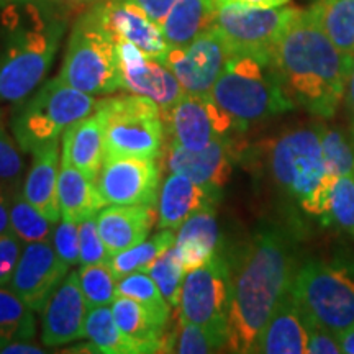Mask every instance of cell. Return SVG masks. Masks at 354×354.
Here are the masks:
<instances>
[{"label": "cell", "instance_id": "cell-1", "mask_svg": "<svg viewBox=\"0 0 354 354\" xmlns=\"http://www.w3.org/2000/svg\"><path fill=\"white\" fill-rule=\"evenodd\" d=\"M297 227L271 223L225 253L230 271L228 351L253 353L256 339L289 294L297 272Z\"/></svg>", "mask_w": 354, "mask_h": 354}, {"label": "cell", "instance_id": "cell-2", "mask_svg": "<svg viewBox=\"0 0 354 354\" xmlns=\"http://www.w3.org/2000/svg\"><path fill=\"white\" fill-rule=\"evenodd\" d=\"M271 59L295 107L318 118L335 117L354 57L335 46L312 8H299L274 46Z\"/></svg>", "mask_w": 354, "mask_h": 354}, {"label": "cell", "instance_id": "cell-3", "mask_svg": "<svg viewBox=\"0 0 354 354\" xmlns=\"http://www.w3.org/2000/svg\"><path fill=\"white\" fill-rule=\"evenodd\" d=\"M69 24L48 0H0V100L19 104L41 86Z\"/></svg>", "mask_w": 354, "mask_h": 354}, {"label": "cell", "instance_id": "cell-4", "mask_svg": "<svg viewBox=\"0 0 354 354\" xmlns=\"http://www.w3.org/2000/svg\"><path fill=\"white\" fill-rule=\"evenodd\" d=\"M264 172L292 212L330 225L335 176L323 156L318 127L294 128L268 143Z\"/></svg>", "mask_w": 354, "mask_h": 354}, {"label": "cell", "instance_id": "cell-5", "mask_svg": "<svg viewBox=\"0 0 354 354\" xmlns=\"http://www.w3.org/2000/svg\"><path fill=\"white\" fill-rule=\"evenodd\" d=\"M209 97L243 131L250 125L295 109L271 57L253 55L230 57Z\"/></svg>", "mask_w": 354, "mask_h": 354}, {"label": "cell", "instance_id": "cell-6", "mask_svg": "<svg viewBox=\"0 0 354 354\" xmlns=\"http://www.w3.org/2000/svg\"><path fill=\"white\" fill-rule=\"evenodd\" d=\"M57 76L94 97L110 95L122 88L117 41L105 26L95 3L74 20Z\"/></svg>", "mask_w": 354, "mask_h": 354}, {"label": "cell", "instance_id": "cell-7", "mask_svg": "<svg viewBox=\"0 0 354 354\" xmlns=\"http://www.w3.org/2000/svg\"><path fill=\"white\" fill-rule=\"evenodd\" d=\"M290 294L308 320L339 335L354 325V258L339 253L302 261Z\"/></svg>", "mask_w": 354, "mask_h": 354}, {"label": "cell", "instance_id": "cell-8", "mask_svg": "<svg viewBox=\"0 0 354 354\" xmlns=\"http://www.w3.org/2000/svg\"><path fill=\"white\" fill-rule=\"evenodd\" d=\"M97 100L69 86L59 76L48 79L33 94L17 104L10 128L24 153H35L59 138L68 127L95 112Z\"/></svg>", "mask_w": 354, "mask_h": 354}, {"label": "cell", "instance_id": "cell-9", "mask_svg": "<svg viewBox=\"0 0 354 354\" xmlns=\"http://www.w3.org/2000/svg\"><path fill=\"white\" fill-rule=\"evenodd\" d=\"M95 113L104 130L105 158L156 159L165 151V123L156 102L128 92L97 102Z\"/></svg>", "mask_w": 354, "mask_h": 354}, {"label": "cell", "instance_id": "cell-10", "mask_svg": "<svg viewBox=\"0 0 354 354\" xmlns=\"http://www.w3.org/2000/svg\"><path fill=\"white\" fill-rule=\"evenodd\" d=\"M177 310L180 320L202 326L228 344L230 271L223 251L202 268L185 272Z\"/></svg>", "mask_w": 354, "mask_h": 354}, {"label": "cell", "instance_id": "cell-11", "mask_svg": "<svg viewBox=\"0 0 354 354\" xmlns=\"http://www.w3.org/2000/svg\"><path fill=\"white\" fill-rule=\"evenodd\" d=\"M212 26L227 43L232 56L271 57L279 38L299 8H256L238 3H214Z\"/></svg>", "mask_w": 354, "mask_h": 354}, {"label": "cell", "instance_id": "cell-12", "mask_svg": "<svg viewBox=\"0 0 354 354\" xmlns=\"http://www.w3.org/2000/svg\"><path fill=\"white\" fill-rule=\"evenodd\" d=\"M165 146L202 149L218 140L234 138L243 130L209 95L185 94L162 112Z\"/></svg>", "mask_w": 354, "mask_h": 354}, {"label": "cell", "instance_id": "cell-13", "mask_svg": "<svg viewBox=\"0 0 354 354\" xmlns=\"http://www.w3.org/2000/svg\"><path fill=\"white\" fill-rule=\"evenodd\" d=\"M232 57L227 43L214 26L180 48H169L162 63L169 68L185 94L209 95Z\"/></svg>", "mask_w": 354, "mask_h": 354}, {"label": "cell", "instance_id": "cell-14", "mask_svg": "<svg viewBox=\"0 0 354 354\" xmlns=\"http://www.w3.org/2000/svg\"><path fill=\"white\" fill-rule=\"evenodd\" d=\"M107 205H158L161 166L149 158H105L95 180Z\"/></svg>", "mask_w": 354, "mask_h": 354}, {"label": "cell", "instance_id": "cell-15", "mask_svg": "<svg viewBox=\"0 0 354 354\" xmlns=\"http://www.w3.org/2000/svg\"><path fill=\"white\" fill-rule=\"evenodd\" d=\"M68 269L69 264L56 254L51 241L24 243L8 287L30 308L41 312L48 299L69 274Z\"/></svg>", "mask_w": 354, "mask_h": 354}, {"label": "cell", "instance_id": "cell-16", "mask_svg": "<svg viewBox=\"0 0 354 354\" xmlns=\"http://www.w3.org/2000/svg\"><path fill=\"white\" fill-rule=\"evenodd\" d=\"M122 69V88L156 102L161 113L185 95L174 73L162 63L138 50L135 44L117 41Z\"/></svg>", "mask_w": 354, "mask_h": 354}, {"label": "cell", "instance_id": "cell-17", "mask_svg": "<svg viewBox=\"0 0 354 354\" xmlns=\"http://www.w3.org/2000/svg\"><path fill=\"white\" fill-rule=\"evenodd\" d=\"M87 312L77 271L69 272L41 310V343L56 348L82 338Z\"/></svg>", "mask_w": 354, "mask_h": 354}, {"label": "cell", "instance_id": "cell-18", "mask_svg": "<svg viewBox=\"0 0 354 354\" xmlns=\"http://www.w3.org/2000/svg\"><path fill=\"white\" fill-rule=\"evenodd\" d=\"M165 167L167 172H179L203 187L221 192L233 172L236 148L234 138L218 140L202 149H184L166 146Z\"/></svg>", "mask_w": 354, "mask_h": 354}, {"label": "cell", "instance_id": "cell-19", "mask_svg": "<svg viewBox=\"0 0 354 354\" xmlns=\"http://www.w3.org/2000/svg\"><path fill=\"white\" fill-rule=\"evenodd\" d=\"M115 41L135 44L138 50L161 61L169 50L161 25L133 0H100L95 3Z\"/></svg>", "mask_w": 354, "mask_h": 354}, {"label": "cell", "instance_id": "cell-20", "mask_svg": "<svg viewBox=\"0 0 354 354\" xmlns=\"http://www.w3.org/2000/svg\"><path fill=\"white\" fill-rule=\"evenodd\" d=\"M221 192L207 189L179 172H169L159 189L156 214L159 230H177L189 216L216 207Z\"/></svg>", "mask_w": 354, "mask_h": 354}, {"label": "cell", "instance_id": "cell-21", "mask_svg": "<svg viewBox=\"0 0 354 354\" xmlns=\"http://www.w3.org/2000/svg\"><path fill=\"white\" fill-rule=\"evenodd\" d=\"M258 354H308L307 317L290 290L256 339Z\"/></svg>", "mask_w": 354, "mask_h": 354}, {"label": "cell", "instance_id": "cell-22", "mask_svg": "<svg viewBox=\"0 0 354 354\" xmlns=\"http://www.w3.org/2000/svg\"><path fill=\"white\" fill-rule=\"evenodd\" d=\"M156 207L110 205L97 215V227L110 254H117L145 241L151 233Z\"/></svg>", "mask_w": 354, "mask_h": 354}, {"label": "cell", "instance_id": "cell-23", "mask_svg": "<svg viewBox=\"0 0 354 354\" xmlns=\"http://www.w3.org/2000/svg\"><path fill=\"white\" fill-rule=\"evenodd\" d=\"M33 154L32 166L26 172L21 192L26 201L41 214L57 223L61 218L57 202V177H59V138L43 145Z\"/></svg>", "mask_w": 354, "mask_h": 354}, {"label": "cell", "instance_id": "cell-24", "mask_svg": "<svg viewBox=\"0 0 354 354\" xmlns=\"http://www.w3.org/2000/svg\"><path fill=\"white\" fill-rule=\"evenodd\" d=\"M215 209L209 207L197 212L177 228L174 248L185 272L210 263L221 251V233Z\"/></svg>", "mask_w": 354, "mask_h": 354}, {"label": "cell", "instance_id": "cell-25", "mask_svg": "<svg viewBox=\"0 0 354 354\" xmlns=\"http://www.w3.org/2000/svg\"><path fill=\"white\" fill-rule=\"evenodd\" d=\"M104 159V130L99 115L94 112L66 128L61 162L76 167L91 180H97Z\"/></svg>", "mask_w": 354, "mask_h": 354}, {"label": "cell", "instance_id": "cell-26", "mask_svg": "<svg viewBox=\"0 0 354 354\" xmlns=\"http://www.w3.org/2000/svg\"><path fill=\"white\" fill-rule=\"evenodd\" d=\"M57 202L61 218L81 223L82 220L97 216L105 203L95 180L77 171L76 167L61 162L57 177Z\"/></svg>", "mask_w": 354, "mask_h": 354}, {"label": "cell", "instance_id": "cell-27", "mask_svg": "<svg viewBox=\"0 0 354 354\" xmlns=\"http://www.w3.org/2000/svg\"><path fill=\"white\" fill-rule=\"evenodd\" d=\"M112 313L118 328L135 344L136 351L141 354L162 353L166 326H162L149 310L136 300L118 295L112 304Z\"/></svg>", "mask_w": 354, "mask_h": 354}, {"label": "cell", "instance_id": "cell-28", "mask_svg": "<svg viewBox=\"0 0 354 354\" xmlns=\"http://www.w3.org/2000/svg\"><path fill=\"white\" fill-rule=\"evenodd\" d=\"M214 0H174L161 24L169 48H180L194 41L212 26Z\"/></svg>", "mask_w": 354, "mask_h": 354}, {"label": "cell", "instance_id": "cell-29", "mask_svg": "<svg viewBox=\"0 0 354 354\" xmlns=\"http://www.w3.org/2000/svg\"><path fill=\"white\" fill-rule=\"evenodd\" d=\"M310 8L335 46L354 57V0H317Z\"/></svg>", "mask_w": 354, "mask_h": 354}, {"label": "cell", "instance_id": "cell-30", "mask_svg": "<svg viewBox=\"0 0 354 354\" xmlns=\"http://www.w3.org/2000/svg\"><path fill=\"white\" fill-rule=\"evenodd\" d=\"M33 312L10 287H0V348L15 342H32L37 335Z\"/></svg>", "mask_w": 354, "mask_h": 354}, {"label": "cell", "instance_id": "cell-31", "mask_svg": "<svg viewBox=\"0 0 354 354\" xmlns=\"http://www.w3.org/2000/svg\"><path fill=\"white\" fill-rule=\"evenodd\" d=\"M176 234L172 230H159L151 238H146L138 245L128 248L125 251L113 254L109 261V268L113 276L118 279L133 272H146L148 268L156 261L166 250L174 245Z\"/></svg>", "mask_w": 354, "mask_h": 354}, {"label": "cell", "instance_id": "cell-32", "mask_svg": "<svg viewBox=\"0 0 354 354\" xmlns=\"http://www.w3.org/2000/svg\"><path fill=\"white\" fill-rule=\"evenodd\" d=\"M84 336L94 344L97 353L138 354L135 344L122 333L109 305L88 308Z\"/></svg>", "mask_w": 354, "mask_h": 354}, {"label": "cell", "instance_id": "cell-33", "mask_svg": "<svg viewBox=\"0 0 354 354\" xmlns=\"http://www.w3.org/2000/svg\"><path fill=\"white\" fill-rule=\"evenodd\" d=\"M55 225L17 190L10 198V230L21 243L51 241Z\"/></svg>", "mask_w": 354, "mask_h": 354}, {"label": "cell", "instance_id": "cell-34", "mask_svg": "<svg viewBox=\"0 0 354 354\" xmlns=\"http://www.w3.org/2000/svg\"><path fill=\"white\" fill-rule=\"evenodd\" d=\"M130 297L143 305L146 310L153 313V317L167 326L171 315V305L162 297L156 282L148 272H133L117 281V297Z\"/></svg>", "mask_w": 354, "mask_h": 354}, {"label": "cell", "instance_id": "cell-35", "mask_svg": "<svg viewBox=\"0 0 354 354\" xmlns=\"http://www.w3.org/2000/svg\"><path fill=\"white\" fill-rule=\"evenodd\" d=\"M77 282L88 308L112 305L117 299V277L109 264H86L77 271Z\"/></svg>", "mask_w": 354, "mask_h": 354}, {"label": "cell", "instance_id": "cell-36", "mask_svg": "<svg viewBox=\"0 0 354 354\" xmlns=\"http://www.w3.org/2000/svg\"><path fill=\"white\" fill-rule=\"evenodd\" d=\"M223 348H227V344L221 343L218 338H215L210 331L179 318L174 333L166 335L162 351L180 354H203L221 351Z\"/></svg>", "mask_w": 354, "mask_h": 354}, {"label": "cell", "instance_id": "cell-37", "mask_svg": "<svg viewBox=\"0 0 354 354\" xmlns=\"http://www.w3.org/2000/svg\"><path fill=\"white\" fill-rule=\"evenodd\" d=\"M146 272H148L153 281L156 282L159 292H161L162 297L167 300V304H169L172 308L179 307L180 289H183L185 269L183 263H180L179 254H177L174 245L159 256V258L149 266Z\"/></svg>", "mask_w": 354, "mask_h": 354}, {"label": "cell", "instance_id": "cell-38", "mask_svg": "<svg viewBox=\"0 0 354 354\" xmlns=\"http://www.w3.org/2000/svg\"><path fill=\"white\" fill-rule=\"evenodd\" d=\"M323 156L331 174L342 177L354 174V136L330 127H318Z\"/></svg>", "mask_w": 354, "mask_h": 354}, {"label": "cell", "instance_id": "cell-39", "mask_svg": "<svg viewBox=\"0 0 354 354\" xmlns=\"http://www.w3.org/2000/svg\"><path fill=\"white\" fill-rule=\"evenodd\" d=\"M330 225L354 240V174L335 177L330 201Z\"/></svg>", "mask_w": 354, "mask_h": 354}, {"label": "cell", "instance_id": "cell-40", "mask_svg": "<svg viewBox=\"0 0 354 354\" xmlns=\"http://www.w3.org/2000/svg\"><path fill=\"white\" fill-rule=\"evenodd\" d=\"M21 148L15 138H12L0 123V185H3L8 192L15 194L24 184L25 159Z\"/></svg>", "mask_w": 354, "mask_h": 354}, {"label": "cell", "instance_id": "cell-41", "mask_svg": "<svg viewBox=\"0 0 354 354\" xmlns=\"http://www.w3.org/2000/svg\"><path fill=\"white\" fill-rule=\"evenodd\" d=\"M110 251L102 240L99 227H97V216L82 220L79 223V264H109Z\"/></svg>", "mask_w": 354, "mask_h": 354}, {"label": "cell", "instance_id": "cell-42", "mask_svg": "<svg viewBox=\"0 0 354 354\" xmlns=\"http://www.w3.org/2000/svg\"><path fill=\"white\" fill-rule=\"evenodd\" d=\"M51 245L64 263L79 264V223L61 218L53 230Z\"/></svg>", "mask_w": 354, "mask_h": 354}, {"label": "cell", "instance_id": "cell-43", "mask_svg": "<svg viewBox=\"0 0 354 354\" xmlns=\"http://www.w3.org/2000/svg\"><path fill=\"white\" fill-rule=\"evenodd\" d=\"M308 354H343L339 336L320 323L308 320Z\"/></svg>", "mask_w": 354, "mask_h": 354}, {"label": "cell", "instance_id": "cell-44", "mask_svg": "<svg viewBox=\"0 0 354 354\" xmlns=\"http://www.w3.org/2000/svg\"><path fill=\"white\" fill-rule=\"evenodd\" d=\"M24 243L13 232L0 234V287L8 286Z\"/></svg>", "mask_w": 354, "mask_h": 354}, {"label": "cell", "instance_id": "cell-45", "mask_svg": "<svg viewBox=\"0 0 354 354\" xmlns=\"http://www.w3.org/2000/svg\"><path fill=\"white\" fill-rule=\"evenodd\" d=\"M133 2L138 3L156 24L161 25L167 13H169L174 0H133Z\"/></svg>", "mask_w": 354, "mask_h": 354}, {"label": "cell", "instance_id": "cell-46", "mask_svg": "<svg viewBox=\"0 0 354 354\" xmlns=\"http://www.w3.org/2000/svg\"><path fill=\"white\" fill-rule=\"evenodd\" d=\"M10 198L12 194L0 185V234L12 232L10 230Z\"/></svg>", "mask_w": 354, "mask_h": 354}, {"label": "cell", "instance_id": "cell-47", "mask_svg": "<svg viewBox=\"0 0 354 354\" xmlns=\"http://www.w3.org/2000/svg\"><path fill=\"white\" fill-rule=\"evenodd\" d=\"M46 349L38 348L32 342H15L0 348V354H44Z\"/></svg>", "mask_w": 354, "mask_h": 354}, {"label": "cell", "instance_id": "cell-48", "mask_svg": "<svg viewBox=\"0 0 354 354\" xmlns=\"http://www.w3.org/2000/svg\"><path fill=\"white\" fill-rule=\"evenodd\" d=\"M290 0H214V3H238V6L256 8H276L286 7Z\"/></svg>", "mask_w": 354, "mask_h": 354}, {"label": "cell", "instance_id": "cell-49", "mask_svg": "<svg viewBox=\"0 0 354 354\" xmlns=\"http://www.w3.org/2000/svg\"><path fill=\"white\" fill-rule=\"evenodd\" d=\"M344 107H346L348 117L351 120V133L354 135V61L349 71L348 82H346V91H344Z\"/></svg>", "mask_w": 354, "mask_h": 354}, {"label": "cell", "instance_id": "cell-50", "mask_svg": "<svg viewBox=\"0 0 354 354\" xmlns=\"http://www.w3.org/2000/svg\"><path fill=\"white\" fill-rule=\"evenodd\" d=\"M339 336V344H342L343 354H354V325L349 326Z\"/></svg>", "mask_w": 354, "mask_h": 354}, {"label": "cell", "instance_id": "cell-51", "mask_svg": "<svg viewBox=\"0 0 354 354\" xmlns=\"http://www.w3.org/2000/svg\"><path fill=\"white\" fill-rule=\"evenodd\" d=\"M48 2L57 3V6L63 7H84V6H94V3L100 2V0H48Z\"/></svg>", "mask_w": 354, "mask_h": 354}, {"label": "cell", "instance_id": "cell-52", "mask_svg": "<svg viewBox=\"0 0 354 354\" xmlns=\"http://www.w3.org/2000/svg\"><path fill=\"white\" fill-rule=\"evenodd\" d=\"M351 135H353V133H351ZM353 136H354V135H353Z\"/></svg>", "mask_w": 354, "mask_h": 354}]
</instances>
